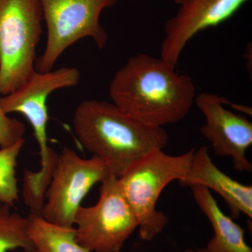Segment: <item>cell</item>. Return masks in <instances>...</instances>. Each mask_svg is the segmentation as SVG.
I'll list each match as a JSON object with an SVG mask.
<instances>
[{
  "label": "cell",
  "mask_w": 252,
  "mask_h": 252,
  "mask_svg": "<svg viewBox=\"0 0 252 252\" xmlns=\"http://www.w3.org/2000/svg\"><path fill=\"white\" fill-rule=\"evenodd\" d=\"M73 127L81 146L102 159L117 178L141 158L163 150L169 142L163 127L146 124L105 100L81 102Z\"/></svg>",
  "instance_id": "obj_2"
},
{
  "label": "cell",
  "mask_w": 252,
  "mask_h": 252,
  "mask_svg": "<svg viewBox=\"0 0 252 252\" xmlns=\"http://www.w3.org/2000/svg\"><path fill=\"white\" fill-rule=\"evenodd\" d=\"M248 0H185L165 23L160 59L177 66L189 41L200 32L228 21Z\"/></svg>",
  "instance_id": "obj_10"
},
{
  "label": "cell",
  "mask_w": 252,
  "mask_h": 252,
  "mask_svg": "<svg viewBox=\"0 0 252 252\" xmlns=\"http://www.w3.org/2000/svg\"><path fill=\"white\" fill-rule=\"evenodd\" d=\"M225 100L211 93L196 95L195 103L205 119L200 132L211 143L215 155L230 158L236 171L252 172L246 153L252 144V123L245 116L225 108Z\"/></svg>",
  "instance_id": "obj_9"
},
{
  "label": "cell",
  "mask_w": 252,
  "mask_h": 252,
  "mask_svg": "<svg viewBox=\"0 0 252 252\" xmlns=\"http://www.w3.org/2000/svg\"><path fill=\"white\" fill-rule=\"evenodd\" d=\"M225 103L228 104V105H230L231 108L237 111V112L245 113V114H248V115L252 117V112L251 107H248V106L241 105V104L231 103V102H228L227 99L225 100Z\"/></svg>",
  "instance_id": "obj_17"
},
{
  "label": "cell",
  "mask_w": 252,
  "mask_h": 252,
  "mask_svg": "<svg viewBox=\"0 0 252 252\" xmlns=\"http://www.w3.org/2000/svg\"><path fill=\"white\" fill-rule=\"evenodd\" d=\"M190 188L195 203L213 228V237L205 247L207 252H252L245 240V230L220 210L211 191L202 186Z\"/></svg>",
  "instance_id": "obj_12"
},
{
  "label": "cell",
  "mask_w": 252,
  "mask_h": 252,
  "mask_svg": "<svg viewBox=\"0 0 252 252\" xmlns=\"http://www.w3.org/2000/svg\"><path fill=\"white\" fill-rule=\"evenodd\" d=\"M195 149L178 156L154 151L132 163L118 179L119 189L137 220L139 234L152 241L166 227L168 218L157 209L162 190L187 175Z\"/></svg>",
  "instance_id": "obj_3"
},
{
  "label": "cell",
  "mask_w": 252,
  "mask_h": 252,
  "mask_svg": "<svg viewBox=\"0 0 252 252\" xmlns=\"http://www.w3.org/2000/svg\"><path fill=\"white\" fill-rule=\"evenodd\" d=\"M25 144L22 138L6 148H0V205L14 206L19 198L16 167Z\"/></svg>",
  "instance_id": "obj_15"
},
{
  "label": "cell",
  "mask_w": 252,
  "mask_h": 252,
  "mask_svg": "<svg viewBox=\"0 0 252 252\" xmlns=\"http://www.w3.org/2000/svg\"><path fill=\"white\" fill-rule=\"evenodd\" d=\"M42 19L39 0H0V95L16 91L36 72Z\"/></svg>",
  "instance_id": "obj_4"
},
{
  "label": "cell",
  "mask_w": 252,
  "mask_h": 252,
  "mask_svg": "<svg viewBox=\"0 0 252 252\" xmlns=\"http://www.w3.org/2000/svg\"><path fill=\"white\" fill-rule=\"evenodd\" d=\"M178 182L182 187L202 186L214 190L228 204L233 216L238 218L244 214L252 220V186L240 183L222 172L214 163L205 146L194 150L189 171Z\"/></svg>",
  "instance_id": "obj_11"
},
{
  "label": "cell",
  "mask_w": 252,
  "mask_h": 252,
  "mask_svg": "<svg viewBox=\"0 0 252 252\" xmlns=\"http://www.w3.org/2000/svg\"><path fill=\"white\" fill-rule=\"evenodd\" d=\"M43 18L47 26L46 48L36 59L35 70L52 71L55 63L67 48L85 37L94 39L103 49L108 35L99 23L104 9L112 7L117 0H39Z\"/></svg>",
  "instance_id": "obj_6"
},
{
  "label": "cell",
  "mask_w": 252,
  "mask_h": 252,
  "mask_svg": "<svg viewBox=\"0 0 252 252\" xmlns=\"http://www.w3.org/2000/svg\"><path fill=\"white\" fill-rule=\"evenodd\" d=\"M172 1H173L175 3V4L179 5V4H180L182 2V1H185V0H172Z\"/></svg>",
  "instance_id": "obj_19"
},
{
  "label": "cell",
  "mask_w": 252,
  "mask_h": 252,
  "mask_svg": "<svg viewBox=\"0 0 252 252\" xmlns=\"http://www.w3.org/2000/svg\"><path fill=\"white\" fill-rule=\"evenodd\" d=\"M28 218L11 211V207L0 205V252L21 249L32 252L28 236Z\"/></svg>",
  "instance_id": "obj_14"
},
{
  "label": "cell",
  "mask_w": 252,
  "mask_h": 252,
  "mask_svg": "<svg viewBox=\"0 0 252 252\" xmlns=\"http://www.w3.org/2000/svg\"><path fill=\"white\" fill-rule=\"evenodd\" d=\"M28 218L32 252H90L77 243L74 227L53 224L34 214L30 213Z\"/></svg>",
  "instance_id": "obj_13"
},
{
  "label": "cell",
  "mask_w": 252,
  "mask_h": 252,
  "mask_svg": "<svg viewBox=\"0 0 252 252\" xmlns=\"http://www.w3.org/2000/svg\"><path fill=\"white\" fill-rule=\"evenodd\" d=\"M100 184L97 203L81 206L76 213V240L90 252H121L138 223L117 177L111 173Z\"/></svg>",
  "instance_id": "obj_7"
},
{
  "label": "cell",
  "mask_w": 252,
  "mask_h": 252,
  "mask_svg": "<svg viewBox=\"0 0 252 252\" xmlns=\"http://www.w3.org/2000/svg\"><path fill=\"white\" fill-rule=\"evenodd\" d=\"M109 96L119 108L149 125L181 122L195 103L196 89L188 74L160 58L132 56L111 81Z\"/></svg>",
  "instance_id": "obj_1"
},
{
  "label": "cell",
  "mask_w": 252,
  "mask_h": 252,
  "mask_svg": "<svg viewBox=\"0 0 252 252\" xmlns=\"http://www.w3.org/2000/svg\"><path fill=\"white\" fill-rule=\"evenodd\" d=\"M26 126L18 119L8 117L0 107V148H6L23 138Z\"/></svg>",
  "instance_id": "obj_16"
},
{
  "label": "cell",
  "mask_w": 252,
  "mask_h": 252,
  "mask_svg": "<svg viewBox=\"0 0 252 252\" xmlns=\"http://www.w3.org/2000/svg\"><path fill=\"white\" fill-rule=\"evenodd\" d=\"M79 81L80 72L77 68L63 67L44 73L36 71L21 87L0 97V107L5 114L19 113L32 127L39 147L41 167L35 172H30L28 179L38 190L47 188L59 158L48 143V97L55 91L77 86Z\"/></svg>",
  "instance_id": "obj_5"
},
{
  "label": "cell",
  "mask_w": 252,
  "mask_h": 252,
  "mask_svg": "<svg viewBox=\"0 0 252 252\" xmlns=\"http://www.w3.org/2000/svg\"><path fill=\"white\" fill-rule=\"evenodd\" d=\"M111 172L102 159L79 157L64 147L59 154L52 177L44 195L41 217L53 224L73 228L76 213L91 189Z\"/></svg>",
  "instance_id": "obj_8"
},
{
  "label": "cell",
  "mask_w": 252,
  "mask_h": 252,
  "mask_svg": "<svg viewBox=\"0 0 252 252\" xmlns=\"http://www.w3.org/2000/svg\"><path fill=\"white\" fill-rule=\"evenodd\" d=\"M129 1H134V0H129Z\"/></svg>",
  "instance_id": "obj_20"
},
{
  "label": "cell",
  "mask_w": 252,
  "mask_h": 252,
  "mask_svg": "<svg viewBox=\"0 0 252 252\" xmlns=\"http://www.w3.org/2000/svg\"><path fill=\"white\" fill-rule=\"evenodd\" d=\"M184 252H207V251L205 248L198 249L187 248L186 249Z\"/></svg>",
  "instance_id": "obj_18"
}]
</instances>
